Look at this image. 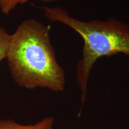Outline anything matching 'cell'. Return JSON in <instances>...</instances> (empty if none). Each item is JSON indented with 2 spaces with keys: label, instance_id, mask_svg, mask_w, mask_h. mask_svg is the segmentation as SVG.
<instances>
[{
  "label": "cell",
  "instance_id": "3",
  "mask_svg": "<svg viewBox=\"0 0 129 129\" xmlns=\"http://www.w3.org/2000/svg\"><path fill=\"white\" fill-rule=\"evenodd\" d=\"M54 118L48 117L32 124H22L12 119L0 120V129H54Z\"/></svg>",
  "mask_w": 129,
  "mask_h": 129
},
{
  "label": "cell",
  "instance_id": "6",
  "mask_svg": "<svg viewBox=\"0 0 129 129\" xmlns=\"http://www.w3.org/2000/svg\"><path fill=\"white\" fill-rule=\"evenodd\" d=\"M38 1L44 3H52L56 2V1H57V0H38Z\"/></svg>",
  "mask_w": 129,
  "mask_h": 129
},
{
  "label": "cell",
  "instance_id": "7",
  "mask_svg": "<svg viewBox=\"0 0 129 129\" xmlns=\"http://www.w3.org/2000/svg\"><path fill=\"white\" fill-rule=\"evenodd\" d=\"M128 72L129 73V63H128Z\"/></svg>",
  "mask_w": 129,
  "mask_h": 129
},
{
  "label": "cell",
  "instance_id": "2",
  "mask_svg": "<svg viewBox=\"0 0 129 129\" xmlns=\"http://www.w3.org/2000/svg\"><path fill=\"white\" fill-rule=\"evenodd\" d=\"M52 22H60L76 31L84 41L82 57L77 66V81L81 91L82 111L87 95L88 81L97 60L102 57L123 53L129 56V25L109 17L106 20L83 21L70 16L60 7H42Z\"/></svg>",
  "mask_w": 129,
  "mask_h": 129
},
{
  "label": "cell",
  "instance_id": "4",
  "mask_svg": "<svg viewBox=\"0 0 129 129\" xmlns=\"http://www.w3.org/2000/svg\"><path fill=\"white\" fill-rule=\"evenodd\" d=\"M10 38V34L0 24V62L7 57Z\"/></svg>",
  "mask_w": 129,
  "mask_h": 129
},
{
  "label": "cell",
  "instance_id": "1",
  "mask_svg": "<svg viewBox=\"0 0 129 129\" xmlns=\"http://www.w3.org/2000/svg\"><path fill=\"white\" fill-rule=\"evenodd\" d=\"M12 77L27 89L46 88L61 92L66 75L57 62L47 26L35 19H26L10 34L7 57Z\"/></svg>",
  "mask_w": 129,
  "mask_h": 129
},
{
  "label": "cell",
  "instance_id": "5",
  "mask_svg": "<svg viewBox=\"0 0 129 129\" xmlns=\"http://www.w3.org/2000/svg\"><path fill=\"white\" fill-rule=\"evenodd\" d=\"M30 0H0V10L3 14H9L17 5L23 4Z\"/></svg>",
  "mask_w": 129,
  "mask_h": 129
}]
</instances>
